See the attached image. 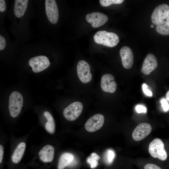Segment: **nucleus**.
I'll return each mask as SVG.
<instances>
[{"mask_svg":"<svg viewBox=\"0 0 169 169\" xmlns=\"http://www.w3.org/2000/svg\"><path fill=\"white\" fill-rule=\"evenodd\" d=\"M86 21L91 23L92 27L97 28L104 25L108 21V17L105 14L99 12H94L87 14Z\"/></svg>","mask_w":169,"mask_h":169,"instance_id":"obj_10","label":"nucleus"},{"mask_svg":"<svg viewBox=\"0 0 169 169\" xmlns=\"http://www.w3.org/2000/svg\"><path fill=\"white\" fill-rule=\"evenodd\" d=\"M74 158V155L69 153H63L60 156L58 163L59 169H64L69 166Z\"/></svg>","mask_w":169,"mask_h":169,"instance_id":"obj_18","label":"nucleus"},{"mask_svg":"<svg viewBox=\"0 0 169 169\" xmlns=\"http://www.w3.org/2000/svg\"><path fill=\"white\" fill-rule=\"evenodd\" d=\"M144 169H161L157 165L151 163H148L145 165Z\"/></svg>","mask_w":169,"mask_h":169,"instance_id":"obj_27","label":"nucleus"},{"mask_svg":"<svg viewBox=\"0 0 169 169\" xmlns=\"http://www.w3.org/2000/svg\"><path fill=\"white\" fill-rule=\"evenodd\" d=\"M151 27L152 28H153L154 27V25H151Z\"/></svg>","mask_w":169,"mask_h":169,"instance_id":"obj_33","label":"nucleus"},{"mask_svg":"<svg viewBox=\"0 0 169 169\" xmlns=\"http://www.w3.org/2000/svg\"><path fill=\"white\" fill-rule=\"evenodd\" d=\"M28 1V0H15L14 7L15 15L18 18L23 16L26 9Z\"/></svg>","mask_w":169,"mask_h":169,"instance_id":"obj_16","label":"nucleus"},{"mask_svg":"<svg viewBox=\"0 0 169 169\" xmlns=\"http://www.w3.org/2000/svg\"><path fill=\"white\" fill-rule=\"evenodd\" d=\"M166 100L168 101L169 102V90L166 93Z\"/></svg>","mask_w":169,"mask_h":169,"instance_id":"obj_31","label":"nucleus"},{"mask_svg":"<svg viewBox=\"0 0 169 169\" xmlns=\"http://www.w3.org/2000/svg\"><path fill=\"white\" fill-rule=\"evenodd\" d=\"M29 64L32 68L33 71L35 73L40 72L46 69L50 65V62L47 57L40 55L30 59Z\"/></svg>","mask_w":169,"mask_h":169,"instance_id":"obj_5","label":"nucleus"},{"mask_svg":"<svg viewBox=\"0 0 169 169\" xmlns=\"http://www.w3.org/2000/svg\"><path fill=\"white\" fill-rule=\"evenodd\" d=\"M54 154V147L51 145H47L40 150L38 155L42 161L45 162H51L53 160Z\"/></svg>","mask_w":169,"mask_h":169,"instance_id":"obj_15","label":"nucleus"},{"mask_svg":"<svg viewBox=\"0 0 169 169\" xmlns=\"http://www.w3.org/2000/svg\"><path fill=\"white\" fill-rule=\"evenodd\" d=\"M161 106L165 111H167L169 110V104L166 99L162 98L160 100Z\"/></svg>","mask_w":169,"mask_h":169,"instance_id":"obj_23","label":"nucleus"},{"mask_svg":"<svg viewBox=\"0 0 169 169\" xmlns=\"http://www.w3.org/2000/svg\"><path fill=\"white\" fill-rule=\"evenodd\" d=\"M44 115L47 120L45 126L46 130L50 134L54 133L55 131V125L53 116L47 111H44Z\"/></svg>","mask_w":169,"mask_h":169,"instance_id":"obj_19","label":"nucleus"},{"mask_svg":"<svg viewBox=\"0 0 169 169\" xmlns=\"http://www.w3.org/2000/svg\"><path fill=\"white\" fill-rule=\"evenodd\" d=\"M148 150L150 154L154 158H157L163 161L166 160L167 158L164 143L159 138L155 139L150 143Z\"/></svg>","mask_w":169,"mask_h":169,"instance_id":"obj_3","label":"nucleus"},{"mask_svg":"<svg viewBox=\"0 0 169 169\" xmlns=\"http://www.w3.org/2000/svg\"><path fill=\"white\" fill-rule=\"evenodd\" d=\"M77 71L80 81L84 83L90 82L92 78L90 67L88 64L83 60L79 61L77 66Z\"/></svg>","mask_w":169,"mask_h":169,"instance_id":"obj_6","label":"nucleus"},{"mask_svg":"<svg viewBox=\"0 0 169 169\" xmlns=\"http://www.w3.org/2000/svg\"><path fill=\"white\" fill-rule=\"evenodd\" d=\"M26 144L24 142L20 143L17 146L12 156V160L14 163H19L21 160L26 148Z\"/></svg>","mask_w":169,"mask_h":169,"instance_id":"obj_17","label":"nucleus"},{"mask_svg":"<svg viewBox=\"0 0 169 169\" xmlns=\"http://www.w3.org/2000/svg\"><path fill=\"white\" fill-rule=\"evenodd\" d=\"M120 54L124 67L126 69L131 68L134 61L133 54L131 49L128 46H123L120 49Z\"/></svg>","mask_w":169,"mask_h":169,"instance_id":"obj_13","label":"nucleus"},{"mask_svg":"<svg viewBox=\"0 0 169 169\" xmlns=\"http://www.w3.org/2000/svg\"><path fill=\"white\" fill-rule=\"evenodd\" d=\"M94 39L97 44L111 48L116 46L119 41V38L116 34L104 30L97 32L94 35Z\"/></svg>","mask_w":169,"mask_h":169,"instance_id":"obj_1","label":"nucleus"},{"mask_svg":"<svg viewBox=\"0 0 169 169\" xmlns=\"http://www.w3.org/2000/svg\"><path fill=\"white\" fill-rule=\"evenodd\" d=\"M168 7H169V5H168Z\"/></svg>","mask_w":169,"mask_h":169,"instance_id":"obj_34","label":"nucleus"},{"mask_svg":"<svg viewBox=\"0 0 169 169\" xmlns=\"http://www.w3.org/2000/svg\"><path fill=\"white\" fill-rule=\"evenodd\" d=\"M3 152H4V149L3 148V146L0 145V163H1L3 158Z\"/></svg>","mask_w":169,"mask_h":169,"instance_id":"obj_30","label":"nucleus"},{"mask_svg":"<svg viewBox=\"0 0 169 169\" xmlns=\"http://www.w3.org/2000/svg\"><path fill=\"white\" fill-rule=\"evenodd\" d=\"M107 154L108 161L109 162L111 163L114 158V153L112 150H110L107 151Z\"/></svg>","mask_w":169,"mask_h":169,"instance_id":"obj_25","label":"nucleus"},{"mask_svg":"<svg viewBox=\"0 0 169 169\" xmlns=\"http://www.w3.org/2000/svg\"><path fill=\"white\" fill-rule=\"evenodd\" d=\"M100 158V156L97 154L92 153L87 158V161L90 164L91 168H95L98 166V160Z\"/></svg>","mask_w":169,"mask_h":169,"instance_id":"obj_21","label":"nucleus"},{"mask_svg":"<svg viewBox=\"0 0 169 169\" xmlns=\"http://www.w3.org/2000/svg\"><path fill=\"white\" fill-rule=\"evenodd\" d=\"M123 0H100V5L103 7H108L112 4H120L122 3Z\"/></svg>","mask_w":169,"mask_h":169,"instance_id":"obj_22","label":"nucleus"},{"mask_svg":"<svg viewBox=\"0 0 169 169\" xmlns=\"http://www.w3.org/2000/svg\"><path fill=\"white\" fill-rule=\"evenodd\" d=\"M6 46V40L5 38L1 35H0V50L3 49Z\"/></svg>","mask_w":169,"mask_h":169,"instance_id":"obj_28","label":"nucleus"},{"mask_svg":"<svg viewBox=\"0 0 169 169\" xmlns=\"http://www.w3.org/2000/svg\"><path fill=\"white\" fill-rule=\"evenodd\" d=\"M157 66V59L152 54L147 55L144 61L141 69V72L147 75L155 69Z\"/></svg>","mask_w":169,"mask_h":169,"instance_id":"obj_14","label":"nucleus"},{"mask_svg":"<svg viewBox=\"0 0 169 169\" xmlns=\"http://www.w3.org/2000/svg\"><path fill=\"white\" fill-rule=\"evenodd\" d=\"M83 109V105L81 102H75L70 104L64 109L63 115L67 120L73 121L79 117Z\"/></svg>","mask_w":169,"mask_h":169,"instance_id":"obj_4","label":"nucleus"},{"mask_svg":"<svg viewBox=\"0 0 169 169\" xmlns=\"http://www.w3.org/2000/svg\"><path fill=\"white\" fill-rule=\"evenodd\" d=\"M45 10L48 18L53 24L56 23L59 17V10L54 0H45Z\"/></svg>","mask_w":169,"mask_h":169,"instance_id":"obj_8","label":"nucleus"},{"mask_svg":"<svg viewBox=\"0 0 169 169\" xmlns=\"http://www.w3.org/2000/svg\"><path fill=\"white\" fill-rule=\"evenodd\" d=\"M169 11L168 6L163 4L157 6L154 10L151 16L153 24L157 25L166 18Z\"/></svg>","mask_w":169,"mask_h":169,"instance_id":"obj_9","label":"nucleus"},{"mask_svg":"<svg viewBox=\"0 0 169 169\" xmlns=\"http://www.w3.org/2000/svg\"><path fill=\"white\" fill-rule=\"evenodd\" d=\"M135 109L138 113H146V108L141 105H137L135 107Z\"/></svg>","mask_w":169,"mask_h":169,"instance_id":"obj_26","label":"nucleus"},{"mask_svg":"<svg viewBox=\"0 0 169 169\" xmlns=\"http://www.w3.org/2000/svg\"><path fill=\"white\" fill-rule=\"evenodd\" d=\"M6 8V3L4 0H0V11L3 12Z\"/></svg>","mask_w":169,"mask_h":169,"instance_id":"obj_29","label":"nucleus"},{"mask_svg":"<svg viewBox=\"0 0 169 169\" xmlns=\"http://www.w3.org/2000/svg\"><path fill=\"white\" fill-rule=\"evenodd\" d=\"M156 31L159 33L165 35L169 34V25L166 21H163L156 27Z\"/></svg>","mask_w":169,"mask_h":169,"instance_id":"obj_20","label":"nucleus"},{"mask_svg":"<svg viewBox=\"0 0 169 169\" xmlns=\"http://www.w3.org/2000/svg\"><path fill=\"white\" fill-rule=\"evenodd\" d=\"M148 86L145 83H143L142 85L143 91L146 95L151 97L152 96V93L151 90L148 88Z\"/></svg>","mask_w":169,"mask_h":169,"instance_id":"obj_24","label":"nucleus"},{"mask_svg":"<svg viewBox=\"0 0 169 169\" xmlns=\"http://www.w3.org/2000/svg\"><path fill=\"white\" fill-rule=\"evenodd\" d=\"M104 117L101 114H96L90 117L86 122L84 127L90 132H94L100 129L103 125Z\"/></svg>","mask_w":169,"mask_h":169,"instance_id":"obj_7","label":"nucleus"},{"mask_svg":"<svg viewBox=\"0 0 169 169\" xmlns=\"http://www.w3.org/2000/svg\"><path fill=\"white\" fill-rule=\"evenodd\" d=\"M166 22L169 25V11L166 18Z\"/></svg>","mask_w":169,"mask_h":169,"instance_id":"obj_32","label":"nucleus"},{"mask_svg":"<svg viewBox=\"0 0 169 169\" xmlns=\"http://www.w3.org/2000/svg\"><path fill=\"white\" fill-rule=\"evenodd\" d=\"M114 76L110 74L103 75L101 79V87L105 92L112 93L117 88V84L114 80Z\"/></svg>","mask_w":169,"mask_h":169,"instance_id":"obj_12","label":"nucleus"},{"mask_svg":"<svg viewBox=\"0 0 169 169\" xmlns=\"http://www.w3.org/2000/svg\"><path fill=\"white\" fill-rule=\"evenodd\" d=\"M23 103V98L21 94L14 91L10 95L9 99L8 109L11 116L13 118L20 114Z\"/></svg>","mask_w":169,"mask_h":169,"instance_id":"obj_2","label":"nucleus"},{"mask_svg":"<svg viewBox=\"0 0 169 169\" xmlns=\"http://www.w3.org/2000/svg\"><path fill=\"white\" fill-rule=\"evenodd\" d=\"M151 130L152 127L150 124L147 123H141L133 131L132 138L136 141H141L151 133Z\"/></svg>","mask_w":169,"mask_h":169,"instance_id":"obj_11","label":"nucleus"}]
</instances>
